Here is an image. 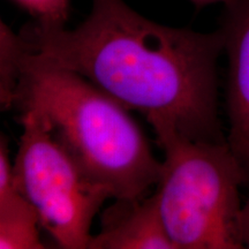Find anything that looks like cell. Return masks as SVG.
I'll return each instance as SVG.
<instances>
[{
    "instance_id": "obj_3",
    "label": "cell",
    "mask_w": 249,
    "mask_h": 249,
    "mask_svg": "<svg viewBox=\"0 0 249 249\" xmlns=\"http://www.w3.org/2000/svg\"><path fill=\"white\" fill-rule=\"evenodd\" d=\"M156 183L161 220L177 249H242L240 186L249 172L227 140L197 141L170 132Z\"/></svg>"
},
{
    "instance_id": "obj_7",
    "label": "cell",
    "mask_w": 249,
    "mask_h": 249,
    "mask_svg": "<svg viewBox=\"0 0 249 249\" xmlns=\"http://www.w3.org/2000/svg\"><path fill=\"white\" fill-rule=\"evenodd\" d=\"M38 216L18 191L8 140L0 138V249H43Z\"/></svg>"
},
{
    "instance_id": "obj_5",
    "label": "cell",
    "mask_w": 249,
    "mask_h": 249,
    "mask_svg": "<svg viewBox=\"0 0 249 249\" xmlns=\"http://www.w3.org/2000/svg\"><path fill=\"white\" fill-rule=\"evenodd\" d=\"M218 30L229 60L227 142L249 172V0H230L224 4Z\"/></svg>"
},
{
    "instance_id": "obj_2",
    "label": "cell",
    "mask_w": 249,
    "mask_h": 249,
    "mask_svg": "<svg viewBox=\"0 0 249 249\" xmlns=\"http://www.w3.org/2000/svg\"><path fill=\"white\" fill-rule=\"evenodd\" d=\"M22 42L13 107L44 118L81 170L111 198L147 196L161 163L128 108L79 74L43 61Z\"/></svg>"
},
{
    "instance_id": "obj_11",
    "label": "cell",
    "mask_w": 249,
    "mask_h": 249,
    "mask_svg": "<svg viewBox=\"0 0 249 249\" xmlns=\"http://www.w3.org/2000/svg\"><path fill=\"white\" fill-rule=\"evenodd\" d=\"M189 1H191L196 8L201 9L203 7H207V6L219 4V2H222V4H226V2H229L230 0H189Z\"/></svg>"
},
{
    "instance_id": "obj_1",
    "label": "cell",
    "mask_w": 249,
    "mask_h": 249,
    "mask_svg": "<svg viewBox=\"0 0 249 249\" xmlns=\"http://www.w3.org/2000/svg\"><path fill=\"white\" fill-rule=\"evenodd\" d=\"M20 34L43 61L79 74L141 113L156 136L227 140L218 112L219 30L163 26L124 0H91L89 15L74 29L35 22Z\"/></svg>"
},
{
    "instance_id": "obj_4",
    "label": "cell",
    "mask_w": 249,
    "mask_h": 249,
    "mask_svg": "<svg viewBox=\"0 0 249 249\" xmlns=\"http://www.w3.org/2000/svg\"><path fill=\"white\" fill-rule=\"evenodd\" d=\"M20 124L13 161L18 191L59 247L89 249L92 220L110 195L86 176L40 114L21 111Z\"/></svg>"
},
{
    "instance_id": "obj_6",
    "label": "cell",
    "mask_w": 249,
    "mask_h": 249,
    "mask_svg": "<svg viewBox=\"0 0 249 249\" xmlns=\"http://www.w3.org/2000/svg\"><path fill=\"white\" fill-rule=\"evenodd\" d=\"M177 249L161 220L155 194L116 200L102 214L89 249Z\"/></svg>"
},
{
    "instance_id": "obj_8",
    "label": "cell",
    "mask_w": 249,
    "mask_h": 249,
    "mask_svg": "<svg viewBox=\"0 0 249 249\" xmlns=\"http://www.w3.org/2000/svg\"><path fill=\"white\" fill-rule=\"evenodd\" d=\"M23 42L7 24L0 22V104L1 110L13 107L22 75Z\"/></svg>"
},
{
    "instance_id": "obj_10",
    "label": "cell",
    "mask_w": 249,
    "mask_h": 249,
    "mask_svg": "<svg viewBox=\"0 0 249 249\" xmlns=\"http://www.w3.org/2000/svg\"><path fill=\"white\" fill-rule=\"evenodd\" d=\"M241 231H242V240H244L245 248L249 249V195H248L247 201H246V203L242 205Z\"/></svg>"
},
{
    "instance_id": "obj_9",
    "label": "cell",
    "mask_w": 249,
    "mask_h": 249,
    "mask_svg": "<svg viewBox=\"0 0 249 249\" xmlns=\"http://www.w3.org/2000/svg\"><path fill=\"white\" fill-rule=\"evenodd\" d=\"M36 18L43 27H65L70 14L71 0H13Z\"/></svg>"
}]
</instances>
